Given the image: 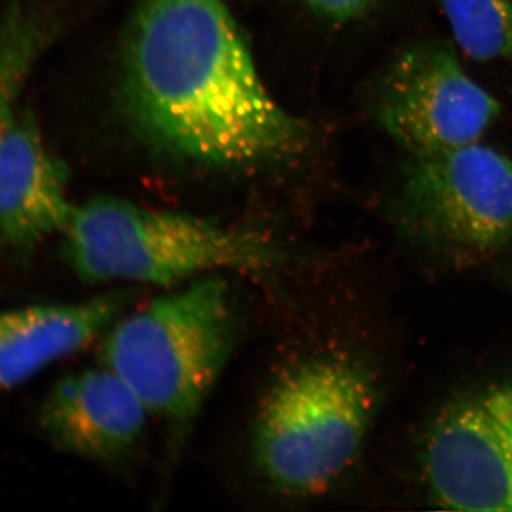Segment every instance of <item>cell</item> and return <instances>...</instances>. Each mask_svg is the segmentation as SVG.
<instances>
[{"mask_svg":"<svg viewBox=\"0 0 512 512\" xmlns=\"http://www.w3.org/2000/svg\"><path fill=\"white\" fill-rule=\"evenodd\" d=\"M128 79L148 128L200 160L252 163L301 136L269 96L224 0H143Z\"/></svg>","mask_w":512,"mask_h":512,"instance_id":"obj_1","label":"cell"},{"mask_svg":"<svg viewBox=\"0 0 512 512\" xmlns=\"http://www.w3.org/2000/svg\"><path fill=\"white\" fill-rule=\"evenodd\" d=\"M63 254L92 284L180 286L225 271L264 274L282 252L264 235L99 197L73 207Z\"/></svg>","mask_w":512,"mask_h":512,"instance_id":"obj_2","label":"cell"},{"mask_svg":"<svg viewBox=\"0 0 512 512\" xmlns=\"http://www.w3.org/2000/svg\"><path fill=\"white\" fill-rule=\"evenodd\" d=\"M376 404L375 379L353 357L295 363L269 387L256 412V470L288 497L323 493L355 461Z\"/></svg>","mask_w":512,"mask_h":512,"instance_id":"obj_3","label":"cell"},{"mask_svg":"<svg viewBox=\"0 0 512 512\" xmlns=\"http://www.w3.org/2000/svg\"><path fill=\"white\" fill-rule=\"evenodd\" d=\"M234 340L227 282L208 275L123 313L103 336L101 353L151 416L184 430L224 372Z\"/></svg>","mask_w":512,"mask_h":512,"instance_id":"obj_4","label":"cell"},{"mask_svg":"<svg viewBox=\"0 0 512 512\" xmlns=\"http://www.w3.org/2000/svg\"><path fill=\"white\" fill-rule=\"evenodd\" d=\"M397 198L410 231L457 258L512 248V158L481 141L407 156Z\"/></svg>","mask_w":512,"mask_h":512,"instance_id":"obj_5","label":"cell"},{"mask_svg":"<svg viewBox=\"0 0 512 512\" xmlns=\"http://www.w3.org/2000/svg\"><path fill=\"white\" fill-rule=\"evenodd\" d=\"M501 110L500 101L468 76L456 52L436 40L400 50L377 84V123L406 157L476 143Z\"/></svg>","mask_w":512,"mask_h":512,"instance_id":"obj_6","label":"cell"},{"mask_svg":"<svg viewBox=\"0 0 512 512\" xmlns=\"http://www.w3.org/2000/svg\"><path fill=\"white\" fill-rule=\"evenodd\" d=\"M423 470L444 510L512 512V386L448 406L427 437Z\"/></svg>","mask_w":512,"mask_h":512,"instance_id":"obj_7","label":"cell"},{"mask_svg":"<svg viewBox=\"0 0 512 512\" xmlns=\"http://www.w3.org/2000/svg\"><path fill=\"white\" fill-rule=\"evenodd\" d=\"M146 404L103 365L64 377L40 407V429L60 450L113 464L136 450L146 430Z\"/></svg>","mask_w":512,"mask_h":512,"instance_id":"obj_8","label":"cell"},{"mask_svg":"<svg viewBox=\"0 0 512 512\" xmlns=\"http://www.w3.org/2000/svg\"><path fill=\"white\" fill-rule=\"evenodd\" d=\"M73 205L67 175L32 114L18 113L0 143V238L28 255L66 228Z\"/></svg>","mask_w":512,"mask_h":512,"instance_id":"obj_9","label":"cell"},{"mask_svg":"<svg viewBox=\"0 0 512 512\" xmlns=\"http://www.w3.org/2000/svg\"><path fill=\"white\" fill-rule=\"evenodd\" d=\"M130 301V292L117 291L89 301L0 312V397L103 338Z\"/></svg>","mask_w":512,"mask_h":512,"instance_id":"obj_10","label":"cell"},{"mask_svg":"<svg viewBox=\"0 0 512 512\" xmlns=\"http://www.w3.org/2000/svg\"><path fill=\"white\" fill-rule=\"evenodd\" d=\"M50 35L49 22L35 2L9 0L0 16V143Z\"/></svg>","mask_w":512,"mask_h":512,"instance_id":"obj_11","label":"cell"},{"mask_svg":"<svg viewBox=\"0 0 512 512\" xmlns=\"http://www.w3.org/2000/svg\"><path fill=\"white\" fill-rule=\"evenodd\" d=\"M464 55L512 66V0H440Z\"/></svg>","mask_w":512,"mask_h":512,"instance_id":"obj_12","label":"cell"},{"mask_svg":"<svg viewBox=\"0 0 512 512\" xmlns=\"http://www.w3.org/2000/svg\"><path fill=\"white\" fill-rule=\"evenodd\" d=\"M309 5L333 19H350L365 12L375 0H308Z\"/></svg>","mask_w":512,"mask_h":512,"instance_id":"obj_13","label":"cell"}]
</instances>
